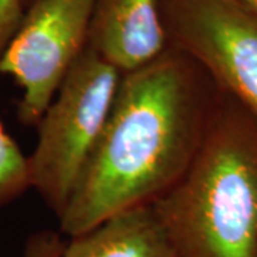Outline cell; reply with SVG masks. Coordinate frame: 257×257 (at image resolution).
I'll use <instances>...</instances> for the list:
<instances>
[{
  "instance_id": "obj_1",
  "label": "cell",
  "mask_w": 257,
  "mask_h": 257,
  "mask_svg": "<svg viewBox=\"0 0 257 257\" xmlns=\"http://www.w3.org/2000/svg\"><path fill=\"white\" fill-rule=\"evenodd\" d=\"M217 94L202 67L170 46L121 74L100 136L57 217L60 233L74 237L159 202L193 162Z\"/></svg>"
},
{
  "instance_id": "obj_2",
  "label": "cell",
  "mask_w": 257,
  "mask_h": 257,
  "mask_svg": "<svg viewBox=\"0 0 257 257\" xmlns=\"http://www.w3.org/2000/svg\"><path fill=\"white\" fill-rule=\"evenodd\" d=\"M153 206L177 257H257L256 116L219 89L193 162Z\"/></svg>"
},
{
  "instance_id": "obj_3",
  "label": "cell",
  "mask_w": 257,
  "mask_h": 257,
  "mask_svg": "<svg viewBox=\"0 0 257 257\" xmlns=\"http://www.w3.org/2000/svg\"><path fill=\"white\" fill-rule=\"evenodd\" d=\"M121 74L84 49L37 123L30 187L59 217L111 109Z\"/></svg>"
},
{
  "instance_id": "obj_4",
  "label": "cell",
  "mask_w": 257,
  "mask_h": 257,
  "mask_svg": "<svg viewBox=\"0 0 257 257\" xmlns=\"http://www.w3.org/2000/svg\"><path fill=\"white\" fill-rule=\"evenodd\" d=\"M169 46L257 117V15L236 0H160Z\"/></svg>"
},
{
  "instance_id": "obj_5",
  "label": "cell",
  "mask_w": 257,
  "mask_h": 257,
  "mask_svg": "<svg viewBox=\"0 0 257 257\" xmlns=\"http://www.w3.org/2000/svg\"><path fill=\"white\" fill-rule=\"evenodd\" d=\"M93 0H36L0 56V73L12 76L23 94L18 119L37 126L56 93L82 55Z\"/></svg>"
},
{
  "instance_id": "obj_6",
  "label": "cell",
  "mask_w": 257,
  "mask_h": 257,
  "mask_svg": "<svg viewBox=\"0 0 257 257\" xmlns=\"http://www.w3.org/2000/svg\"><path fill=\"white\" fill-rule=\"evenodd\" d=\"M86 47L120 74L150 63L169 47L160 0H93Z\"/></svg>"
},
{
  "instance_id": "obj_7",
  "label": "cell",
  "mask_w": 257,
  "mask_h": 257,
  "mask_svg": "<svg viewBox=\"0 0 257 257\" xmlns=\"http://www.w3.org/2000/svg\"><path fill=\"white\" fill-rule=\"evenodd\" d=\"M60 257H177L153 204L121 211L70 237Z\"/></svg>"
},
{
  "instance_id": "obj_8",
  "label": "cell",
  "mask_w": 257,
  "mask_h": 257,
  "mask_svg": "<svg viewBox=\"0 0 257 257\" xmlns=\"http://www.w3.org/2000/svg\"><path fill=\"white\" fill-rule=\"evenodd\" d=\"M29 189L28 156L0 123V209L18 200Z\"/></svg>"
},
{
  "instance_id": "obj_9",
  "label": "cell",
  "mask_w": 257,
  "mask_h": 257,
  "mask_svg": "<svg viewBox=\"0 0 257 257\" xmlns=\"http://www.w3.org/2000/svg\"><path fill=\"white\" fill-rule=\"evenodd\" d=\"M26 15V0H0V56Z\"/></svg>"
},
{
  "instance_id": "obj_10",
  "label": "cell",
  "mask_w": 257,
  "mask_h": 257,
  "mask_svg": "<svg viewBox=\"0 0 257 257\" xmlns=\"http://www.w3.org/2000/svg\"><path fill=\"white\" fill-rule=\"evenodd\" d=\"M64 243L60 234L50 230L33 233L25 246L23 257H60Z\"/></svg>"
},
{
  "instance_id": "obj_11",
  "label": "cell",
  "mask_w": 257,
  "mask_h": 257,
  "mask_svg": "<svg viewBox=\"0 0 257 257\" xmlns=\"http://www.w3.org/2000/svg\"><path fill=\"white\" fill-rule=\"evenodd\" d=\"M236 2H239L241 6H244L246 9L257 15V0H236Z\"/></svg>"
},
{
  "instance_id": "obj_12",
  "label": "cell",
  "mask_w": 257,
  "mask_h": 257,
  "mask_svg": "<svg viewBox=\"0 0 257 257\" xmlns=\"http://www.w3.org/2000/svg\"><path fill=\"white\" fill-rule=\"evenodd\" d=\"M36 0H26V10H28V8L32 5V3H35Z\"/></svg>"
}]
</instances>
